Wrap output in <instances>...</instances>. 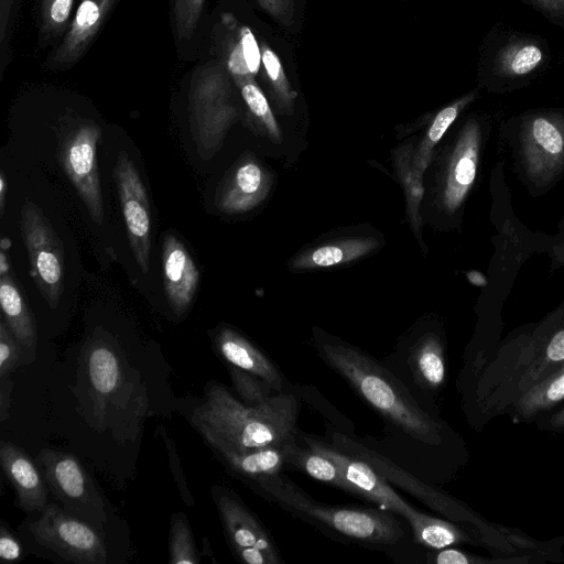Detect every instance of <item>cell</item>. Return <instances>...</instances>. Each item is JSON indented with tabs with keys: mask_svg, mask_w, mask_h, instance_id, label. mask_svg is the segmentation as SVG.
<instances>
[{
	"mask_svg": "<svg viewBox=\"0 0 564 564\" xmlns=\"http://www.w3.org/2000/svg\"><path fill=\"white\" fill-rule=\"evenodd\" d=\"M248 486L285 512L343 543L383 550L398 546L405 535L395 513L381 508L364 509L319 503L282 473Z\"/></svg>",
	"mask_w": 564,
	"mask_h": 564,
	"instance_id": "3",
	"label": "cell"
},
{
	"mask_svg": "<svg viewBox=\"0 0 564 564\" xmlns=\"http://www.w3.org/2000/svg\"><path fill=\"white\" fill-rule=\"evenodd\" d=\"M214 344L228 365L264 380L279 393H292L293 388L279 366L236 329L228 326L220 327L214 336Z\"/></svg>",
	"mask_w": 564,
	"mask_h": 564,
	"instance_id": "19",
	"label": "cell"
},
{
	"mask_svg": "<svg viewBox=\"0 0 564 564\" xmlns=\"http://www.w3.org/2000/svg\"><path fill=\"white\" fill-rule=\"evenodd\" d=\"M21 557L22 545L12 534L10 529L2 523L0 525V558L6 562H13Z\"/></svg>",
	"mask_w": 564,
	"mask_h": 564,
	"instance_id": "43",
	"label": "cell"
},
{
	"mask_svg": "<svg viewBox=\"0 0 564 564\" xmlns=\"http://www.w3.org/2000/svg\"><path fill=\"white\" fill-rule=\"evenodd\" d=\"M206 0H172L175 37L188 41L195 33Z\"/></svg>",
	"mask_w": 564,
	"mask_h": 564,
	"instance_id": "37",
	"label": "cell"
},
{
	"mask_svg": "<svg viewBox=\"0 0 564 564\" xmlns=\"http://www.w3.org/2000/svg\"><path fill=\"white\" fill-rule=\"evenodd\" d=\"M551 423L554 426H564V409L552 419Z\"/></svg>",
	"mask_w": 564,
	"mask_h": 564,
	"instance_id": "50",
	"label": "cell"
},
{
	"mask_svg": "<svg viewBox=\"0 0 564 564\" xmlns=\"http://www.w3.org/2000/svg\"><path fill=\"white\" fill-rule=\"evenodd\" d=\"M100 128L84 123L73 130L59 150L61 165L86 206L91 220L100 225L104 220V203L97 161Z\"/></svg>",
	"mask_w": 564,
	"mask_h": 564,
	"instance_id": "11",
	"label": "cell"
},
{
	"mask_svg": "<svg viewBox=\"0 0 564 564\" xmlns=\"http://www.w3.org/2000/svg\"><path fill=\"white\" fill-rule=\"evenodd\" d=\"M260 50L261 66L273 96L280 108L291 113L297 94L293 90L276 53L263 42L260 44Z\"/></svg>",
	"mask_w": 564,
	"mask_h": 564,
	"instance_id": "34",
	"label": "cell"
},
{
	"mask_svg": "<svg viewBox=\"0 0 564 564\" xmlns=\"http://www.w3.org/2000/svg\"><path fill=\"white\" fill-rule=\"evenodd\" d=\"M564 399V362L558 370L529 388L519 399L517 409L522 415H532Z\"/></svg>",
	"mask_w": 564,
	"mask_h": 564,
	"instance_id": "31",
	"label": "cell"
},
{
	"mask_svg": "<svg viewBox=\"0 0 564 564\" xmlns=\"http://www.w3.org/2000/svg\"><path fill=\"white\" fill-rule=\"evenodd\" d=\"M286 468L302 471L313 479L351 495L350 488L337 465L303 443L300 433L296 438L288 443Z\"/></svg>",
	"mask_w": 564,
	"mask_h": 564,
	"instance_id": "26",
	"label": "cell"
},
{
	"mask_svg": "<svg viewBox=\"0 0 564 564\" xmlns=\"http://www.w3.org/2000/svg\"><path fill=\"white\" fill-rule=\"evenodd\" d=\"M6 178H4V174L3 172H1V176H0V214L1 216L3 215V212H4V200H6V192H7V187H6Z\"/></svg>",
	"mask_w": 564,
	"mask_h": 564,
	"instance_id": "48",
	"label": "cell"
},
{
	"mask_svg": "<svg viewBox=\"0 0 564 564\" xmlns=\"http://www.w3.org/2000/svg\"><path fill=\"white\" fill-rule=\"evenodd\" d=\"M427 562L434 564H469L478 562L477 558L456 549L444 547L427 552Z\"/></svg>",
	"mask_w": 564,
	"mask_h": 564,
	"instance_id": "42",
	"label": "cell"
},
{
	"mask_svg": "<svg viewBox=\"0 0 564 564\" xmlns=\"http://www.w3.org/2000/svg\"><path fill=\"white\" fill-rule=\"evenodd\" d=\"M270 178L257 161L240 162L223 183L216 195V206L225 214H241L253 209L268 195Z\"/></svg>",
	"mask_w": 564,
	"mask_h": 564,
	"instance_id": "22",
	"label": "cell"
},
{
	"mask_svg": "<svg viewBox=\"0 0 564 564\" xmlns=\"http://www.w3.org/2000/svg\"><path fill=\"white\" fill-rule=\"evenodd\" d=\"M297 416L294 393H279L269 405L253 409L214 382L194 410L192 424L217 454L246 453L297 437Z\"/></svg>",
	"mask_w": 564,
	"mask_h": 564,
	"instance_id": "2",
	"label": "cell"
},
{
	"mask_svg": "<svg viewBox=\"0 0 564 564\" xmlns=\"http://www.w3.org/2000/svg\"><path fill=\"white\" fill-rule=\"evenodd\" d=\"M230 79L220 62L210 61L199 66L189 82V127L197 152L205 160L220 149L238 118Z\"/></svg>",
	"mask_w": 564,
	"mask_h": 564,
	"instance_id": "5",
	"label": "cell"
},
{
	"mask_svg": "<svg viewBox=\"0 0 564 564\" xmlns=\"http://www.w3.org/2000/svg\"><path fill=\"white\" fill-rule=\"evenodd\" d=\"M21 235L26 248L31 275L51 308L64 289V249L42 209L25 200L21 207Z\"/></svg>",
	"mask_w": 564,
	"mask_h": 564,
	"instance_id": "7",
	"label": "cell"
},
{
	"mask_svg": "<svg viewBox=\"0 0 564 564\" xmlns=\"http://www.w3.org/2000/svg\"><path fill=\"white\" fill-rule=\"evenodd\" d=\"M478 96L479 88H475L442 108L436 113L413 154V164L422 174L432 161L435 145L443 138L451 124L457 119L459 113L475 101Z\"/></svg>",
	"mask_w": 564,
	"mask_h": 564,
	"instance_id": "27",
	"label": "cell"
},
{
	"mask_svg": "<svg viewBox=\"0 0 564 564\" xmlns=\"http://www.w3.org/2000/svg\"><path fill=\"white\" fill-rule=\"evenodd\" d=\"M17 9L18 0H0V78L11 62V39Z\"/></svg>",
	"mask_w": 564,
	"mask_h": 564,
	"instance_id": "38",
	"label": "cell"
},
{
	"mask_svg": "<svg viewBox=\"0 0 564 564\" xmlns=\"http://www.w3.org/2000/svg\"><path fill=\"white\" fill-rule=\"evenodd\" d=\"M539 12L551 24L564 29V0H518Z\"/></svg>",
	"mask_w": 564,
	"mask_h": 564,
	"instance_id": "40",
	"label": "cell"
},
{
	"mask_svg": "<svg viewBox=\"0 0 564 564\" xmlns=\"http://www.w3.org/2000/svg\"><path fill=\"white\" fill-rule=\"evenodd\" d=\"M161 434L163 435V438L165 440V443H166V445L169 447L170 462H171L173 474L175 476V480L177 482L178 490H180V492H181V495L183 497V500L186 502L187 506L191 507V506H193L194 501H193L192 495L189 492V489L187 487L185 477H184V475L182 473V469H181V466H180V460H178L177 453L175 451L174 444L166 436L164 431L161 432Z\"/></svg>",
	"mask_w": 564,
	"mask_h": 564,
	"instance_id": "44",
	"label": "cell"
},
{
	"mask_svg": "<svg viewBox=\"0 0 564 564\" xmlns=\"http://www.w3.org/2000/svg\"><path fill=\"white\" fill-rule=\"evenodd\" d=\"M253 122L274 142H281L282 135L271 107L254 77L234 82Z\"/></svg>",
	"mask_w": 564,
	"mask_h": 564,
	"instance_id": "30",
	"label": "cell"
},
{
	"mask_svg": "<svg viewBox=\"0 0 564 564\" xmlns=\"http://www.w3.org/2000/svg\"><path fill=\"white\" fill-rule=\"evenodd\" d=\"M75 0H42L40 6V30L37 44L46 47L65 35L72 23L70 14Z\"/></svg>",
	"mask_w": 564,
	"mask_h": 564,
	"instance_id": "32",
	"label": "cell"
},
{
	"mask_svg": "<svg viewBox=\"0 0 564 564\" xmlns=\"http://www.w3.org/2000/svg\"><path fill=\"white\" fill-rule=\"evenodd\" d=\"M327 433L329 434V443L347 453L362 458L389 484L392 482L401 487L421 502L427 505L431 509L449 518H457L464 513V511H460L458 505L451 498L425 485L422 480L412 476L410 473L395 465L391 459L365 445L362 442L356 441L347 434L337 431H328Z\"/></svg>",
	"mask_w": 564,
	"mask_h": 564,
	"instance_id": "15",
	"label": "cell"
},
{
	"mask_svg": "<svg viewBox=\"0 0 564 564\" xmlns=\"http://www.w3.org/2000/svg\"><path fill=\"white\" fill-rule=\"evenodd\" d=\"M405 521L415 543L430 550L448 547L467 540L459 528L417 509Z\"/></svg>",
	"mask_w": 564,
	"mask_h": 564,
	"instance_id": "29",
	"label": "cell"
},
{
	"mask_svg": "<svg viewBox=\"0 0 564 564\" xmlns=\"http://www.w3.org/2000/svg\"><path fill=\"white\" fill-rule=\"evenodd\" d=\"M481 144V127L469 119L460 130L442 181L440 202L443 209L455 213L474 185Z\"/></svg>",
	"mask_w": 564,
	"mask_h": 564,
	"instance_id": "16",
	"label": "cell"
},
{
	"mask_svg": "<svg viewBox=\"0 0 564 564\" xmlns=\"http://www.w3.org/2000/svg\"><path fill=\"white\" fill-rule=\"evenodd\" d=\"M169 562L171 564L200 563L187 518L182 513L173 514L171 520Z\"/></svg>",
	"mask_w": 564,
	"mask_h": 564,
	"instance_id": "36",
	"label": "cell"
},
{
	"mask_svg": "<svg viewBox=\"0 0 564 564\" xmlns=\"http://www.w3.org/2000/svg\"><path fill=\"white\" fill-rule=\"evenodd\" d=\"M466 276H467L468 281L476 286L481 288V286L487 285L486 276L478 271H475V270L469 271V272H467Z\"/></svg>",
	"mask_w": 564,
	"mask_h": 564,
	"instance_id": "47",
	"label": "cell"
},
{
	"mask_svg": "<svg viewBox=\"0 0 564 564\" xmlns=\"http://www.w3.org/2000/svg\"><path fill=\"white\" fill-rule=\"evenodd\" d=\"M165 295L173 312L182 315L189 307L199 281V272L185 246L166 234L162 247Z\"/></svg>",
	"mask_w": 564,
	"mask_h": 564,
	"instance_id": "20",
	"label": "cell"
},
{
	"mask_svg": "<svg viewBox=\"0 0 564 564\" xmlns=\"http://www.w3.org/2000/svg\"><path fill=\"white\" fill-rule=\"evenodd\" d=\"M307 446L333 460L343 474L351 495L376 503L406 520L416 509L399 496L390 484L362 458L347 453L329 442L300 431Z\"/></svg>",
	"mask_w": 564,
	"mask_h": 564,
	"instance_id": "12",
	"label": "cell"
},
{
	"mask_svg": "<svg viewBox=\"0 0 564 564\" xmlns=\"http://www.w3.org/2000/svg\"><path fill=\"white\" fill-rule=\"evenodd\" d=\"M88 372L98 394L111 393L120 380V365L117 356L108 346H95L89 354Z\"/></svg>",
	"mask_w": 564,
	"mask_h": 564,
	"instance_id": "33",
	"label": "cell"
},
{
	"mask_svg": "<svg viewBox=\"0 0 564 564\" xmlns=\"http://www.w3.org/2000/svg\"><path fill=\"white\" fill-rule=\"evenodd\" d=\"M0 304L3 319L23 350V364L35 356L37 333L28 301L10 271L0 274Z\"/></svg>",
	"mask_w": 564,
	"mask_h": 564,
	"instance_id": "23",
	"label": "cell"
},
{
	"mask_svg": "<svg viewBox=\"0 0 564 564\" xmlns=\"http://www.w3.org/2000/svg\"><path fill=\"white\" fill-rule=\"evenodd\" d=\"M213 498L227 542L236 557L247 564H283L268 529L231 490L213 488Z\"/></svg>",
	"mask_w": 564,
	"mask_h": 564,
	"instance_id": "8",
	"label": "cell"
},
{
	"mask_svg": "<svg viewBox=\"0 0 564 564\" xmlns=\"http://www.w3.org/2000/svg\"><path fill=\"white\" fill-rule=\"evenodd\" d=\"M34 540L65 561L104 564L107 551L101 538L86 522L50 503L29 525Z\"/></svg>",
	"mask_w": 564,
	"mask_h": 564,
	"instance_id": "10",
	"label": "cell"
},
{
	"mask_svg": "<svg viewBox=\"0 0 564 564\" xmlns=\"http://www.w3.org/2000/svg\"><path fill=\"white\" fill-rule=\"evenodd\" d=\"M215 37L220 63L231 79L256 78L261 67V50L250 28L232 13L224 12L216 25Z\"/></svg>",
	"mask_w": 564,
	"mask_h": 564,
	"instance_id": "17",
	"label": "cell"
},
{
	"mask_svg": "<svg viewBox=\"0 0 564 564\" xmlns=\"http://www.w3.org/2000/svg\"><path fill=\"white\" fill-rule=\"evenodd\" d=\"M23 364V350L3 318L0 321V378Z\"/></svg>",
	"mask_w": 564,
	"mask_h": 564,
	"instance_id": "39",
	"label": "cell"
},
{
	"mask_svg": "<svg viewBox=\"0 0 564 564\" xmlns=\"http://www.w3.org/2000/svg\"><path fill=\"white\" fill-rule=\"evenodd\" d=\"M383 364L405 384L415 400L431 413L433 398L446 380L445 347L434 332H424L400 343ZM433 414V413H432Z\"/></svg>",
	"mask_w": 564,
	"mask_h": 564,
	"instance_id": "6",
	"label": "cell"
},
{
	"mask_svg": "<svg viewBox=\"0 0 564 564\" xmlns=\"http://www.w3.org/2000/svg\"><path fill=\"white\" fill-rule=\"evenodd\" d=\"M522 161L527 174L547 184L564 167V112L539 109L519 120Z\"/></svg>",
	"mask_w": 564,
	"mask_h": 564,
	"instance_id": "9",
	"label": "cell"
},
{
	"mask_svg": "<svg viewBox=\"0 0 564 564\" xmlns=\"http://www.w3.org/2000/svg\"><path fill=\"white\" fill-rule=\"evenodd\" d=\"M314 347L321 359L338 373L393 430L426 445L441 442L442 425L383 364L361 349L322 330Z\"/></svg>",
	"mask_w": 564,
	"mask_h": 564,
	"instance_id": "1",
	"label": "cell"
},
{
	"mask_svg": "<svg viewBox=\"0 0 564 564\" xmlns=\"http://www.w3.org/2000/svg\"><path fill=\"white\" fill-rule=\"evenodd\" d=\"M414 149L404 144L393 151L394 164L404 188L408 215L413 230L421 235L420 205L424 194L423 174L413 164Z\"/></svg>",
	"mask_w": 564,
	"mask_h": 564,
	"instance_id": "28",
	"label": "cell"
},
{
	"mask_svg": "<svg viewBox=\"0 0 564 564\" xmlns=\"http://www.w3.org/2000/svg\"><path fill=\"white\" fill-rule=\"evenodd\" d=\"M289 442L246 453H221L218 456L232 475L249 484L279 475L286 468Z\"/></svg>",
	"mask_w": 564,
	"mask_h": 564,
	"instance_id": "24",
	"label": "cell"
},
{
	"mask_svg": "<svg viewBox=\"0 0 564 564\" xmlns=\"http://www.w3.org/2000/svg\"><path fill=\"white\" fill-rule=\"evenodd\" d=\"M13 384L10 377L0 378V421L4 422L9 417L10 395Z\"/></svg>",
	"mask_w": 564,
	"mask_h": 564,
	"instance_id": "46",
	"label": "cell"
},
{
	"mask_svg": "<svg viewBox=\"0 0 564 564\" xmlns=\"http://www.w3.org/2000/svg\"><path fill=\"white\" fill-rule=\"evenodd\" d=\"M47 487L54 496L83 517L105 521L104 502L80 462L72 454L44 448L36 457ZM90 518V517H89Z\"/></svg>",
	"mask_w": 564,
	"mask_h": 564,
	"instance_id": "14",
	"label": "cell"
},
{
	"mask_svg": "<svg viewBox=\"0 0 564 564\" xmlns=\"http://www.w3.org/2000/svg\"><path fill=\"white\" fill-rule=\"evenodd\" d=\"M116 0H80L67 33L51 52L45 66L65 69L76 64L101 29Z\"/></svg>",
	"mask_w": 564,
	"mask_h": 564,
	"instance_id": "18",
	"label": "cell"
},
{
	"mask_svg": "<svg viewBox=\"0 0 564 564\" xmlns=\"http://www.w3.org/2000/svg\"><path fill=\"white\" fill-rule=\"evenodd\" d=\"M378 246L373 238H349L322 245L300 253L293 261L295 270H311L357 260Z\"/></svg>",
	"mask_w": 564,
	"mask_h": 564,
	"instance_id": "25",
	"label": "cell"
},
{
	"mask_svg": "<svg viewBox=\"0 0 564 564\" xmlns=\"http://www.w3.org/2000/svg\"><path fill=\"white\" fill-rule=\"evenodd\" d=\"M113 177L132 254L141 272L147 274L151 251L150 205L140 174L126 151L118 154Z\"/></svg>",
	"mask_w": 564,
	"mask_h": 564,
	"instance_id": "13",
	"label": "cell"
},
{
	"mask_svg": "<svg viewBox=\"0 0 564 564\" xmlns=\"http://www.w3.org/2000/svg\"><path fill=\"white\" fill-rule=\"evenodd\" d=\"M0 463L14 488L18 506L25 512H42L47 506V484L31 457L17 445L0 442Z\"/></svg>",
	"mask_w": 564,
	"mask_h": 564,
	"instance_id": "21",
	"label": "cell"
},
{
	"mask_svg": "<svg viewBox=\"0 0 564 564\" xmlns=\"http://www.w3.org/2000/svg\"><path fill=\"white\" fill-rule=\"evenodd\" d=\"M564 362V329L558 330L549 341L545 349V357L542 361Z\"/></svg>",
	"mask_w": 564,
	"mask_h": 564,
	"instance_id": "45",
	"label": "cell"
},
{
	"mask_svg": "<svg viewBox=\"0 0 564 564\" xmlns=\"http://www.w3.org/2000/svg\"><path fill=\"white\" fill-rule=\"evenodd\" d=\"M259 6L285 28L294 23V0H257Z\"/></svg>",
	"mask_w": 564,
	"mask_h": 564,
	"instance_id": "41",
	"label": "cell"
},
{
	"mask_svg": "<svg viewBox=\"0 0 564 564\" xmlns=\"http://www.w3.org/2000/svg\"><path fill=\"white\" fill-rule=\"evenodd\" d=\"M228 375L240 401L249 408H264L279 394L264 380L235 366L228 365Z\"/></svg>",
	"mask_w": 564,
	"mask_h": 564,
	"instance_id": "35",
	"label": "cell"
},
{
	"mask_svg": "<svg viewBox=\"0 0 564 564\" xmlns=\"http://www.w3.org/2000/svg\"><path fill=\"white\" fill-rule=\"evenodd\" d=\"M551 59L550 46L543 37L499 21L480 46L478 85L497 94L523 88L546 72Z\"/></svg>",
	"mask_w": 564,
	"mask_h": 564,
	"instance_id": "4",
	"label": "cell"
},
{
	"mask_svg": "<svg viewBox=\"0 0 564 564\" xmlns=\"http://www.w3.org/2000/svg\"><path fill=\"white\" fill-rule=\"evenodd\" d=\"M10 271L9 261L7 259V256L4 251H1L0 254V274L7 273Z\"/></svg>",
	"mask_w": 564,
	"mask_h": 564,
	"instance_id": "49",
	"label": "cell"
}]
</instances>
